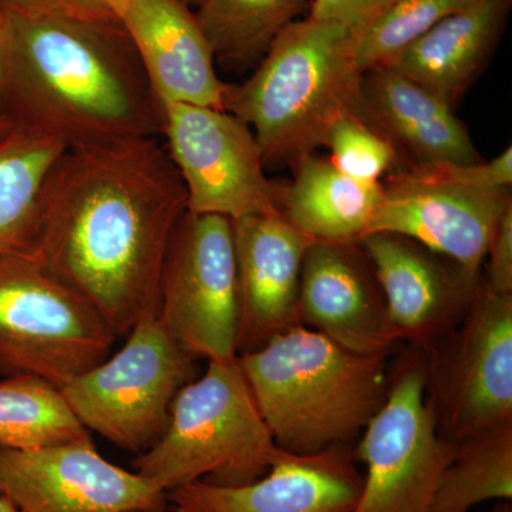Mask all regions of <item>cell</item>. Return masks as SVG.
<instances>
[{"label":"cell","instance_id":"7402d4cb","mask_svg":"<svg viewBox=\"0 0 512 512\" xmlns=\"http://www.w3.org/2000/svg\"><path fill=\"white\" fill-rule=\"evenodd\" d=\"M67 146L15 126L0 138V256L36 255L50 177Z\"/></svg>","mask_w":512,"mask_h":512},{"label":"cell","instance_id":"ac0fdd59","mask_svg":"<svg viewBox=\"0 0 512 512\" xmlns=\"http://www.w3.org/2000/svg\"><path fill=\"white\" fill-rule=\"evenodd\" d=\"M121 25L161 104L224 110L228 84L215 72L214 53L190 6L181 0H131Z\"/></svg>","mask_w":512,"mask_h":512},{"label":"cell","instance_id":"ffe728a7","mask_svg":"<svg viewBox=\"0 0 512 512\" xmlns=\"http://www.w3.org/2000/svg\"><path fill=\"white\" fill-rule=\"evenodd\" d=\"M511 6L512 0H470L386 67L454 107L493 56Z\"/></svg>","mask_w":512,"mask_h":512},{"label":"cell","instance_id":"d6a6232c","mask_svg":"<svg viewBox=\"0 0 512 512\" xmlns=\"http://www.w3.org/2000/svg\"><path fill=\"white\" fill-rule=\"evenodd\" d=\"M0 512H22L8 498L0 495Z\"/></svg>","mask_w":512,"mask_h":512},{"label":"cell","instance_id":"52a82bcc","mask_svg":"<svg viewBox=\"0 0 512 512\" xmlns=\"http://www.w3.org/2000/svg\"><path fill=\"white\" fill-rule=\"evenodd\" d=\"M123 348L64 384L62 393L87 431L141 454L163 436L175 396L197 377L190 355L157 313L128 332Z\"/></svg>","mask_w":512,"mask_h":512},{"label":"cell","instance_id":"cb8c5ba5","mask_svg":"<svg viewBox=\"0 0 512 512\" xmlns=\"http://www.w3.org/2000/svg\"><path fill=\"white\" fill-rule=\"evenodd\" d=\"M89 436L60 387L33 375L0 382V448L35 450Z\"/></svg>","mask_w":512,"mask_h":512},{"label":"cell","instance_id":"5bb4252c","mask_svg":"<svg viewBox=\"0 0 512 512\" xmlns=\"http://www.w3.org/2000/svg\"><path fill=\"white\" fill-rule=\"evenodd\" d=\"M301 322L360 355L389 356L402 342L360 242L313 241L302 262Z\"/></svg>","mask_w":512,"mask_h":512},{"label":"cell","instance_id":"3957f363","mask_svg":"<svg viewBox=\"0 0 512 512\" xmlns=\"http://www.w3.org/2000/svg\"><path fill=\"white\" fill-rule=\"evenodd\" d=\"M237 359L275 443L301 456L350 446L389 390V356L360 355L303 325Z\"/></svg>","mask_w":512,"mask_h":512},{"label":"cell","instance_id":"d4e9b609","mask_svg":"<svg viewBox=\"0 0 512 512\" xmlns=\"http://www.w3.org/2000/svg\"><path fill=\"white\" fill-rule=\"evenodd\" d=\"M491 500H512V423L481 431L457 444L430 512H468Z\"/></svg>","mask_w":512,"mask_h":512},{"label":"cell","instance_id":"d590c367","mask_svg":"<svg viewBox=\"0 0 512 512\" xmlns=\"http://www.w3.org/2000/svg\"><path fill=\"white\" fill-rule=\"evenodd\" d=\"M0 109H2V69H0Z\"/></svg>","mask_w":512,"mask_h":512},{"label":"cell","instance_id":"603a6c76","mask_svg":"<svg viewBox=\"0 0 512 512\" xmlns=\"http://www.w3.org/2000/svg\"><path fill=\"white\" fill-rule=\"evenodd\" d=\"M313 0H204L198 23L215 59L231 66L261 62L292 23L311 12Z\"/></svg>","mask_w":512,"mask_h":512},{"label":"cell","instance_id":"277c9868","mask_svg":"<svg viewBox=\"0 0 512 512\" xmlns=\"http://www.w3.org/2000/svg\"><path fill=\"white\" fill-rule=\"evenodd\" d=\"M357 40L348 26L308 15L281 33L247 82L228 84L224 110L251 128L265 165H295L325 146L336 121L360 116Z\"/></svg>","mask_w":512,"mask_h":512},{"label":"cell","instance_id":"1f68e13d","mask_svg":"<svg viewBox=\"0 0 512 512\" xmlns=\"http://www.w3.org/2000/svg\"><path fill=\"white\" fill-rule=\"evenodd\" d=\"M16 124L13 123V120L10 119L8 114L5 113L2 109H0V138L8 134Z\"/></svg>","mask_w":512,"mask_h":512},{"label":"cell","instance_id":"44dd1931","mask_svg":"<svg viewBox=\"0 0 512 512\" xmlns=\"http://www.w3.org/2000/svg\"><path fill=\"white\" fill-rule=\"evenodd\" d=\"M380 198L382 183L357 181L312 154L295 164V178L281 188L279 207L286 221L313 241L353 244L366 237Z\"/></svg>","mask_w":512,"mask_h":512},{"label":"cell","instance_id":"8fae6325","mask_svg":"<svg viewBox=\"0 0 512 512\" xmlns=\"http://www.w3.org/2000/svg\"><path fill=\"white\" fill-rule=\"evenodd\" d=\"M512 202L510 190L467 181L461 165H412L382 183V198L367 234L413 239L481 281L495 225Z\"/></svg>","mask_w":512,"mask_h":512},{"label":"cell","instance_id":"4dcf8cb0","mask_svg":"<svg viewBox=\"0 0 512 512\" xmlns=\"http://www.w3.org/2000/svg\"><path fill=\"white\" fill-rule=\"evenodd\" d=\"M6 8L22 10V12H35L56 5L57 0H0Z\"/></svg>","mask_w":512,"mask_h":512},{"label":"cell","instance_id":"ba28073f","mask_svg":"<svg viewBox=\"0 0 512 512\" xmlns=\"http://www.w3.org/2000/svg\"><path fill=\"white\" fill-rule=\"evenodd\" d=\"M427 357L406 345L389 366V390L353 448L365 464L350 512H430L457 444L440 436L426 399Z\"/></svg>","mask_w":512,"mask_h":512},{"label":"cell","instance_id":"9c48e42d","mask_svg":"<svg viewBox=\"0 0 512 512\" xmlns=\"http://www.w3.org/2000/svg\"><path fill=\"white\" fill-rule=\"evenodd\" d=\"M427 357L426 399L443 439L460 443L512 423V295L480 288Z\"/></svg>","mask_w":512,"mask_h":512},{"label":"cell","instance_id":"d6986e66","mask_svg":"<svg viewBox=\"0 0 512 512\" xmlns=\"http://www.w3.org/2000/svg\"><path fill=\"white\" fill-rule=\"evenodd\" d=\"M360 119L399 150L412 165L481 163L467 127L453 107L387 67L363 74Z\"/></svg>","mask_w":512,"mask_h":512},{"label":"cell","instance_id":"f1b7e54d","mask_svg":"<svg viewBox=\"0 0 512 512\" xmlns=\"http://www.w3.org/2000/svg\"><path fill=\"white\" fill-rule=\"evenodd\" d=\"M396 0H313L309 16L348 26L360 37Z\"/></svg>","mask_w":512,"mask_h":512},{"label":"cell","instance_id":"836d02e7","mask_svg":"<svg viewBox=\"0 0 512 512\" xmlns=\"http://www.w3.org/2000/svg\"><path fill=\"white\" fill-rule=\"evenodd\" d=\"M493 512H512V505L511 503H505V501H501V503L494 508Z\"/></svg>","mask_w":512,"mask_h":512},{"label":"cell","instance_id":"83f0119b","mask_svg":"<svg viewBox=\"0 0 512 512\" xmlns=\"http://www.w3.org/2000/svg\"><path fill=\"white\" fill-rule=\"evenodd\" d=\"M485 288L498 295H512V202L495 225L488 244Z\"/></svg>","mask_w":512,"mask_h":512},{"label":"cell","instance_id":"484cf974","mask_svg":"<svg viewBox=\"0 0 512 512\" xmlns=\"http://www.w3.org/2000/svg\"><path fill=\"white\" fill-rule=\"evenodd\" d=\"M470 0H396L360 35L356 62L363 73L386 67Z\"/></svg>","mask_w":512,"mask_h":512},{"label":"cell","instance_id":"9a60e30c","mask_svg":"<svg viewBox=\"0 0 512 512\" xmlns=\"http://www.w3.org/2000/svg\"><path fill=\"white\" fill-rule=\"evenodd\" d=\"M402 342L429 350L466 315L481 281L413 239L389 232L360 241Z\"/></svg>","mask_w":512,"mask_h":512},{"label":"cell","instance_id":"2e32d148","mask_svg":"<svg viewBox=\"0 0 512 512\" xmlns=\"http://www.w3.org/2000/svg\"><path fill=\"white\" fill-rule=\"evenodd\" d=\"M362 484L350 446L309 456L284 450L252 483L195 481L167 491V500L174 512H350Z\"/></svg>","mask_w":512,"mask_h":512},{"label":"cell","instance_id":"30bf717a","mask_svg":"<svg viewBox=\"0 0 512 512\" xmlns=\"http://www.w3.org/2000/svg\"><path fill=\"white\" fill-rule=\"evenodd\" d=\"M158 319L192 357L238 356L239 291L232 221L185 212L168 247Z\"/></svg>","mask_w":512,"mask_h":512},{"label":"cell","instance_id":"e575fe53","mask_svg":"<svg viewBox=\"0 0 512 512\" xmlns=\"http://www.w3.org/2000/svg\"><path fill=\"white\" fill-rule=\"evenodd\" d=\"M181 2L185 3V5L190 6V8H198L204 0H181Z\"/></svg>","mask_w":512,"mask_h":512},{"label":"cell","instance_id":"7c38bea8","mask_svg":"<svg viewBox=\"0 0 512 512\" xmlns=\"http://www.w3.org/2000/svg\"><path fill=\"white\" fill-rule=\"evenodd\" d=\"M163 136L185 191L187 211L234 221L282 215L281 188L264 173L251 128L227 110L164 103Z\"/></svg>","mask_w":512,"mask_h":512},{"label":"cell","instance_id":"6da1fadb","mask_svg":"<svg viewBox=\"0 0 512 512\" xmlns=\"http://www.w3.org/2000/svg\"><path fill=\"white\" fill-rule=\"evenodd\" d=\"M183 180L158 137L67 148L46 188L37 258L117 338L157 313Z\"/></svg>","mask_w":512,"mask_h":512},{"label":"cell","instance_id":"8992f818","mask_svg":"<svg viewBox=\"0 0 512 512\" xmlns=\"http://www.w3.org/2000/svg\"><path fill=\"white\" fill-rule=\"evenodd\" d=\"M114 335L36 255L0 256V375L62 387L110 355Z\"/></svg>","mask_w":512,"mask_h":512},{"label":"cell","instance_id":"8d00e7d4","mask_svg":"<svg viewBox=\"0 0 512 512\" xmlns=\"http://www.w3.org/2000/svg\"><path fill=\"white\" fill-rule=\"evenodd\" d=\"M3 22V6L2 3H0V26H2Z\"/></svg>","mask_w":512,"mask_h":512},{"label":"cell","instance_id":"e0dca14e","mask_svg":"<svg viewBox=\"0 0 512 512\" xmlns=\"http://www.w3.org/2000/svg\"><path fill=\"white\" fill-rule=\"evenodd\" d=\"M239 291L238 355L301 326L302 262L313 239L284 215L232 221Z\"/></svg>","mask_w":512,"mask_h":512},{"label":"cell","instance_id":"7a4b0ae2","mask_svg":"<svg viewBox=\"0 0 512 512\" xmlns=\"http://www.w3.org/2000/svg\"><path fill=\"white\" fill-rule=\"evenodd\" d=\"M0 69L13 123L67 148L163 136V104L119 22L57 3L35 12L3 6Z\"/></svg>","mask_w":512,"mask_h":512},{"label":"cell","instance_id":"4316f807","mask_svg":"<svg viewBox=\"0 0 512 512\" xmlns=\"http://www.w3.org/2000/svg\"><path fill=\"white\" fill-rule=\"evenodd\" d=\"M325 147L338 170L362 183H382L384 174L392 171L399 160L393 144L360 116L336 121L326 136Z\"/></svg>","mask_w":512,"mask_h":512},{"label":"cell","instance_id":"5b68a950","mask_svg":"<svg viewBox=\"0 0 512 512\" xmlns=\"http://www.w3.org/2000/svg\"><path fill=\"white\" fill-rule=\"evenodd\" d=\"M282 451L235 357L208 362L204 375L185 384L163 436L133 467L165 491L195 481L235 487L264 476Z\"/></svg>","mask_w":512,"mask_h":512},{"label":"cell","instance_id":"f546056e","mask_svg":"<svg viewBox=\"0 0 512 512\" xmlns=\"http://www.w3.org/2000/svg\"><path fill=\"white\" fill-rule=\"evenodd\" d=\"M131 0H57V5L87 18L119 22Z\"/></svg>","mask_w":512,"mask_h":512},{"label":"cell","instance_id":"4fadbf2b","mask_svg":"<svg viewBox=\"0 0 512 512\" xmlns=\"http://www.w3.org/2000/svg\"><path fill=\"white\" fill-rule=\"evenodd\" d=\"M0 495L22 512H167V491L101 456L92 437L0 448Z\"/></svg>","mask_w":512,"mask_h":512}]
</instances>
